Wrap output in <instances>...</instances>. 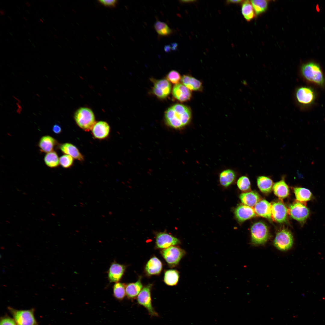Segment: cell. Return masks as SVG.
Returning a JSON list of instances; mask_svg holds the SVG:
<instances>
[{"label":"cell","mask_w":325,"mask_h":325,"mask_svg":"<svg viewBox=\"0 0 325 325\" xmlns=\"http://www.w3.org/2000/svg\"><path fill=\"white\" fill-rule=\"evenodd\" d=\"M148 285L144 287L138 296V303L146 309L151 317H157L158 314L154 309L152 303L150 287Z\"/></svg>","instance_id":"9"},{"label":"cell","mask_w":325,"mask_h":325,"mask_svg":"<svg viewBox=\"0 0 325 325\" xmlns=\"http://www.w3.org/2000/svg\"><path fill=\"white\" fill-rule=\"evenodd\" d=\"M191 117V112L189 108L182 104H176L166 110L165 114V121L169 127L179 129L190 122Z\"/></svg>","instance_id":"1"},{"label":"cell","mask_w":325,"mask_h":325,"mask_svg":"<svg viewBox=\"0 0 325 325\" xmlns=\"http://www.w3.org/2000/svg\"><path fill=\"white\" fill-rule=\"evenodd\" d=\"M251 240L253 244L259 245L265 243L269 237V232L267 225L262 222L255 223L251 228Z\"/></svg>","instance_id":"6"},{"label":"cell","mask_w":325,"mask_h":325,"mask_svg":"<svg viewBox=\"0 0 325 325\" xmlns=\"http://www.w3.org/2000/svg\"><path fill=\"white\" fill-rule=\"evenodd\" d=\"M57 144V141L48 135L42 137L38 144L41 152L46 153L53 151L54 148Z\"/></svg>","instance_id":"19"},{"label":"cell","mask_w":325,"mask_h":325,"mask_svg":"<svg viewBox=\"0 0 325 325\" xmlns=\"http://www.w3.org/2000/svg\"><path fill=\"white\" fill-rule=\"evenodd\" d=\"M98 2L105 6L114 7L117 4L118 1L116 0H100Z\"/></svg>","instance_id":"39"},{"label":"cell","mask_w":325,"mask_h":325,"mask_svg":"<svg viewBox=\"0 0 325 325\" xmlns=\"http://www.w3.org/2000/svg\"><path fill=\"white\" fill-rule=\"evenodd\" d=\"M180 243L177 238L165 232H159L156 235V243L157 247L167 248Z\"/></svg>","instance_id":"12"},{"label":"cell","mask_w":325,"mask_h":325,"mask_svg":"<svg viewBox=\"0 0 325 325\" xmlns=\"http://www.w3.org/2000/svg\"><path fill=\"white\" fill-rule=\"evenodd\" d=\"M164 49L166 52H169L171 50L170 45H166L164 48Z\"/></svg>","instance_id":"43"},{"label":"cell","mask_w":325,"mask_h":325,"mask_svg":"<svg viewBox=\"0 0 325 325\" xmlns=\"http://www.w3.org/2000/svg\"><path fill=\"white\" fill-rule=\"evenodd\" d=\"M50 5H51V7H52V8H54V6L53 5H52V4H50Z\"/></svg>","instance_id":"50"},{"label":"cell","mask_w":325,"mask_h":325,"mask_svg":"<svg viewBox=\"0 0 325 325\" xmlns=\"http://www.w3.org/2000/svg\"><path fill=\"white\" fill-rule=\"evenodd\" d=\"M170 45L171 46L172 50H175L177 48L178 44L176 43H173L171 44Z\"/></svg>","instance_id":"42"},{"label":"cell","mask_w":325,"mask_h":325,"mask_svg":"<svg viewBox=\"0 0 325 325\" xmlns=\"http://www.w3.org/2000/svg\"><path fill=\"white\" fill-rule=\"evenodd\" d=\"M9 310L18 325H38L34 310H18L9 307Z\"/></svg>","instance_id":"5"},{"label":"cell","mask_w":325,"mask_h":325,"mask_svg":"<svg viewBox=\"0 0 325 325\" xmlns=\"http://www.w3.org/2000/svg\"><path fill=\"white\" fill-rule=\"evenodd\" d=\"M257 184L260 191L265 193H269L271 191L274 185L273 181L271 179L264 176L258 177Z\"/></svg>","instance_id":"24"},{"label":"cell","mask_w":325,"mask_h":325,"mask_svg":"<svg viewBox=\"0 0 325 325\" xmlns=\"http://www.w3.org/2000/svg\"><path fill=\"white\" fill-rule=\"evenodd\" d=\"M52 131L55 134H59L61 133L62 129L60 125L57 124H55L52 127Z\"/></svg>","instance_id":"40"},{"label":"cell","mask_w":325,"mask_h":325,"mask_svg":"<svg viewBox=\"0 0 325 325\" xmlns=\"http://www.w3.org/2000/svg\"><path fill=\"white\" fill-rule=\"evenodd\" d=\"M288 209V214L293 219L301 222L305 221L308 217L310 212L304 205L299 202L291 205Z\"/></svg>","instance_id":"10"},{"label":"cell","mask_w":325,"mask_h":325,"mask_svg":"<svg viewBox=\"0 0 325 325\" xmlns=\"http://www.w3.org/2000/svg\"><path fill=\"white\" fill-rule=\"evenodd\" d=\"M26 5H27V6L28 7H30V4H29V2H26Z\"/></svg>","instance_id":"46"},{"label":"cell","mask_w":325,"mask_h":325,"mask_svg":"<svg viewBox=\"0 0 325 325\" xmlns=\"http://www.w3.org/2000/svg\"><path fill=\"white\" fill-rule=\"evenodd\" d=\"M23 18L26 21H27V19L25 17H23Z\"/></svg>","instance_id":"48"},{"label":"cell","mask_w":325,"mask_h":325,"mask_svg":"<svg viewBox=\"0 0 325 325\" xmlns=\"http://www.w3.org/2000/svg\"><path fill=\"white\" fill-rule=\"evenodd\" d=\"M271 205V218L279 223L286 221L288 214V209L285 206L280 202H274Z\"/></svg>","instance_id":"11"},{"label":"cell","mask_w":325,"mask_h":325,"mask_svg":"<svg viewBox=\"0 0 325 325\" xmlns=\"http://www.w3.org/2000/svg\"><path fill=\"white\" fill-rule=\"evenodd\" d=\"M73 158L71 156L64 154L59 158L60 164L64 168H68L70 167L73 162Z\"/></svg>","instance_id":"36"},{"label":"cell","mask_w":325,"mask_h":325,"mask_svg":"<svg viewBox=\"0 0 325 325\" xmlns=\"http://www.w3.org/2000/svg\"><path fill=\"white\" fill-rule=\"evenodd\" d=\"M273 189L274 194L280 199L287 197L289 194V187L283 179L274 184Z\"/></svg>","instance_id":"23"},{"label":"cell","mask_w":325,"mask_h":325,"mask_svg":"<svg viewBox=\"0 0 325 325\" xmlns=\"http://www.w3.org/2000/svg\"><path fill=\"white\" fill-rule=\"evenodd\" d=\"M181 81L184 85L191 90H199L202 87V83L200 81L189 76L184 75Z\"/></svg>","instance_id":"27"},{"label":"cell","mask_w":325,"mask_h":325,"mask_svg":"<svg viewBox=\"0 0 325 325\" xmlns=\"http://www.w3.org/2000/svg\"><path fill=\"white\" fill-rule=\"evenodd\" d=\"M243 1L242 0H228V1H227V3H228V4H229V3H241L242 2H243Z\"/></svg>","instance_id":"41"},{"label":"cell","mask_w":325,"mask_h":325,"mask_svg":"<svg viewBox=\"0 0 325 325\" xmlns=\"http://www.w3.org/2000/svg\"><path fill=\"white\" fill-rule=\"evenodd\" d=\"M162 268V264L161 262L155 257L151 258L147 262L145 267L146 271L149 275L159 274Z\"/></svg>","instance_id":"22"},{"label":"cell","mask_w":325,"mask_h":325,"mask_svg":"<svg viewBox=\"0 0 325 325\" xmlns=\"http://www.w3.org/2000/svg\"><path fill=\"white\" fill-rule=\"evenodd\" d=\"M167 79L168 80L172 83L177 84L181 80V76L180 74L177 71L172 70L168 74Z\"/></svg>","instance_id":"37"},{"label":"cell","mask_w":325,"mask_h":325,"mask_svg":"<svg viewBox=\"0 0 325 325\" xmlns=\"http://www.w3.org/2000/svg\"><path fill=\"white\" fill-rule=\"evenodd\" d=\"M181 3H193L196 1L195 0H181L180 1Z\"/></svg>","instance_id":"44"},{"label":"cell","mask_w":325,"mask_h":325,"mask_svg":"<svg viewBox=\"0 0 325 325\" xmlns=\"http://www.w3.org/2000/svg\"><path fill=\"white\" fill-rule=\"evenodd\" d=\"M237 185L240 190L244 191L249 190L250 188L249 180L245 176H242L239 178L237 181Z\"/></svg>","instance_id":"35"},{"label":"cell","mask_w":325,"mask_h":325,"mask_svg":"<svg viewBox=\"0 0 325 325\" xmlns=\"http://www.w3.org/2000/svg\"><path fill=\"white\" fill-rule=\"evenodd\" d=\"M294 191L296 200L301 203L309 201L312 196L311 191L306 188L296 187L294 188Z\"/></svg>","instance_id":"28"},{"label":"cell","mask_w":325,"mask_h":325,"mask_svg":"<svg viewBox=\"0 0 325 325\" xmlns=\"http://www.w3.org/2000/svg\"><path fill=\"white\" fill-rule=\"evenodd\" d=\"M161 252L164 259L171 266L177 265L185 254L183 249L172 246L163 249Z\"/></svg>","instance_id":"8"},{"label":"cell","mask_w":325,"mask_h":325,"mask_svg":"<svg viewBox=\"0 0 325 325\" xmlns=\"http://www.w3.org/2000/svg\"><path fill=\"white\" fill-rule=\"evenodd\" d=\"M154 28L159 36H168L172 32V29L166 23L159 20H157L155 23Z\"/></svg>","instance_id":"32"},{"label":"cell","mask_w":325,"mask_h":325,"mask_svg":"<svg viewBox=\"0 0 325 325\" xmlns=\"http://www.w3.org/2000/svg\"><path fill=\"white\" fill-rule=\"evenodd\" d=\"M235 216L240 222H243L256 216L253 208L245 205L237 206L234 211Z\"/></svg>","instance_id":"16"},{"label":"cell","mask_w":325,"mask_h":325,"mask_svg":"<svg viewBox=\"0 0 325 325\" xmlns=\"http://www.w3.org/2000/svg\"><path fill=\"white\" fill-rule=\"evenodd\" d=\"M236 178L235 172L231 169L222 171L219 175V182L222 186L227 187L234 181Z\"/></svg>","instance_id":"25"},{"label":"cell","mask_w":325,"mask_h":325,"mask_svg":"<svg viewBox=\"0 0 325 325\" xmlns=\"http://www.w3.org/2000/svg\"><path fill=\"white\" fill-rule=\"evenodd\" d=\"M302 77L307 82L319 87H325V78L320 66L313 62L304 64L301 66Z\"/></svg>","instance_id":"2"},{"label":"cell","mask_w":325,"mask_h":325,"mask_svg":"<svg viewBox=\"0 0 325 325\" xmlns=\"http://www.w3.org/2000/svg\"><path fill=\"white\" fill-rule=\"evenodd\" d=\"M241 12L244 18L247 21H250L255 16V12L250 1L246 0L243 3Z\"/></svg>","instance_id":"29"},{"label":"cell","mask_w":325,"mask_h":325,"mask_svg":"<svg viewBox=\"0 0 325 325\" xmlns=\"http://www.w3.org/2000/svg\"><path fill=\"white\" fill-rule=\"evenodd\" d=\"M8 18H9V19H10V20H11V18L10 17H8Z\"/></svg>","instance_id":"51"},{"label":"cell","mask_w":325,"mask_h":325,"mask_svg":"<svg viewBox=\"0 0 325 325\" xmlns=\"http://www.w3.org/2000/svg\"><path fill=\"white\" fill-rule=\"evenodd\" d=\"M294 98L296 104L299 107H307L314 103L316 98V94L312 87L301 86L296 89Z\"/></svg>","instance_id":"3"},{"label":"cell","mask_w":325,"mask_h":325,"mask_svg":"<svg viewBox=\"0 0 325 325\" xmlns=\"http://www.w3.org/2000/svg\"><path fill=\"white\" fill-rule=\"evenodd\" d=\"M255 13L258 15L265 12L267 9L268 1L264 0H252L250 1Z\"/></svg>","instance_id":"33"},{"label":"cell","mask_w":325,"mask_h":325,"mask_svg":"<svg viewBox=\"0 0 325 325\" xmlns=\"http://www.w3.org/2000/svg\"><path fill=\"white\" fill-rule=\"evenodd\" d=\"M39 20L42 23H44V21L42 20V19L40 18Z\"/></svg>","instance_id":"47"},{"label":"cell","mask_w":325,"mask_h":325,"mask_svg":"<svg viewBox=\"0 0 325 325\" xmlns=\"http://www.w3.org/2000/svg\"><path fill=\"white\" fill-rule=\"evenodd\" d=\"M110 127L106 122L99 121L96 122L91 130L93 136L99 139L106 138L109 135Z\"/></svg>","instance_id":"15"},{"label":"cell","mask_w":325,"mask_h":325,"mask_svg":"<svg viewBox=\"0 0 325 325\" xmlns=\"http://www.w3.org/2000/svg\"><path fill=\"white\" fill-rule=\"evenodd\" d=\"M0 325H18L14 319L6 315L1 317Z\"/></svg>","instance_id":"38"},{"label":"cell","mask_w":325,"mask_h":325,"mask_svg":"<svg viewBox=\"0 0 325 325\" xmlns=\"http://www.w3.org/2000/svg\"><path fill=\"white\" fill-rule=\"evenodd\" d=\"M59 147L61 151L65 154L69 155L74 159L80 161L84 160L83 156L78 149L74 145L66 143L60 144Z\"/></svg>","instance_id":"20"},{"label":"cell","mask_w":325,"mask_h":325,"mask_svg":"<svg viewBox=\"0 0 325 325\" xmlns=\"http://www.w3.org/2000/svg\"><path fill=\"white\" fill-rule=\"evenodd\" d=\"M240 198L244 205L252 208L260 200L259 195L254 191L241 193L240 196Z\"/></svg>","instance_id":"21"},{"label":"cell","mask_w":325,"mask_h":325,"mask_svg":"<svg viewBox=\"0 0 325 325\" xmlns=\"http://www.w3.org/2000/svg\"><path fill=\"white\" fill-rule=\"evenodd\" d=\"M125 266L116 262L112 263L108 271V277L110 283L118 282L122 278Z\"/></svg>","instance_id":"14"},{"label":"cell","mask_w":325,"mask_h":325,"mask_svg":"<svg viewBox=\"0 0 325 325\" xmlns=\"http://www.w3.org/2000/svg\"><path fill=\"white\" fill-rule=\"evenodd\" d=\"M44 161L45 164L51 168L57 167L60 164L59 158L54 151L47 153L44 156Z\"/></svg>","instance_id":"30"},{"label":"cell","mask_w":325,"mask_h":325,"mask_svg":"<svg viewBox=\"0 0 325 325\" xmlns=\"http://www.w3.org/2000/svg\"><path fill=\"white\" fill-rule=\"evenodd\" d=\"M293 243L292 234L285 229L281 230L277 234L274 241V246L279 250L283 251L290 249Z\"/></svg>","instance_id":"7"},{"label":"cell","mask_w":325,"mask_h":325,"mask_svg":"<svg viewBox=\"0 0 325 325\" xmlns=\"http://www.w3.org/2000/svg\"><path fill=\"white\" fill-rule=\"evenodd\" d=\"M253 208L258 215L268 219L271 218V204L266 200H260Z\"/></svg>","instance_id":"18"},{"label":"cell","mask_w":325,"mask_h":325,"mask_svg":"<svg viewBox=\"0 0 325 325\" xmlns=\"http://www.w3.org/2000/svg\"><path fill=\"white\" fill-rule=\"evenodd\" d=\"M172 93L175 98L182 102L189 100L191 97L190 90L181 83L176 84L174 86Z\"/></svg>","instance_id":"17"},{"label":"cell","mask_w":325,"mask_h":325,"mask_svg":"<svg viewBox=\"0 0 325 325\" xmlns=\"http://www.w3.org/2000/svg\"><path fill=\"white\" fill-rule=\"evenodd\" d=\"M5 14V11L3 9H1L0 10V14L2 16H4Z\"/></svg>","instance_id":"45"},{"label":"cell","mask_w":325,"mask_h":325,"mask_svg":"<svg viewBox=\"0 0 325 325\" xmlns=\"http://www.w3.org/2000/svg\"><path fill=\"white\" fill-rule=\"evenodd\" d=\"M171 85L169 82L166 79L156 81L153 88L154 94L158 98L163 99L170 93Z\"/></svg>","instance_id":"13"},{"label":"cell","mask_w":325,"mask_h":325,"mask_svg":"<svg viewBox=\"0 0 325 325\" xmlns=\"http://www.w3.org/2000/svg\"><path fill=\"white\" fill-rule=\"evenodd\" d=\"M142 285L141 279H139L136 282L128 284L125 287L126 294L127 297L132 299L138 296L142 290Z\"/></svg>","instance_id":"26"},{"label":"cell","mask_w":325,"mask_h":325,"mask_svg":"<svg viewBox=\"0 0 325 325\" xmlns=\"http://www.w3.org/2000/svg\"><path fill=\"white\" fill-rule=\"evenodd\" d=\"M54 37H55V38H57V36H56V35H54Z\"/></svg>","instance_id":"49"},{"label":"cell","mask_w":325,"mask_h":325,"mask_svg":"<svg viewBox=\"0 0 325 325\" xmlns=\"http://www.w3.org/2000/svg\"><path fill=\"white\" fill-rule=\"evenodd\" d=\"M113 296L119 300H122L126 294L125 288L124 285L120 282H116L113 287Z\"/></svg>","instance_id":"34"},{"label":"cell","mask_w":325,"mask_h":325,"mask_svg":"<svg viewBox=\"0 0 325 325\" xmlns=\"http://www.w3.org/2000/svg\"><path fill=\"white\" fill-rule=\"evenodd\" d=\"M179 278L178 272L175 270L166 271L165 273L164 281L167 285L173 286L178 283Z\"/></svg>","instance_id":"31"},{"label":"cell","mask_w":325,"mask_h":325,"mask_svg":"<svg viewBox=\"0 0 325 325\" xmlns=\"http://www.w3.org/2000/svg\"><path fill=\"white\" fill-rule=\"evenodd\" d=\"M74 119L79 127L86 131L91 130L96 122L93 112L86 107L78 109L75 114Z\"/></svg>","instance_id":"4"}]
</instances>
